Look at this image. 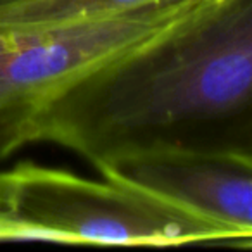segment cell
Segmentation results:
<instances>
[{
	"label": "cell",
	"instance_id": "cell-4",
	"mask_svg": "<svg viewBox=\"0 0 252 252\" xmlns=\"http://www.w3.org/2000/svg\"><path fill=\"white\" fill-rule=\"evenodd\" d=\"M95 168L105 178L151 193L223 226L235 240L252 238V154L237 151H158Z\"/></svg>",
	"mask_w": 252,
	"mask_h": 252
},
{
	"label": "cell",
	"instance_id": "cell-6",
	"mask_svg": "<svg viewBox=\"0 0 252 252\" xmlns=\"http://www.w3.org/2000/svg\"><path fill=\"white\" fill-rule=\"evenodd\" d=\"M11 2H18V0H0V5H4V4H11Z\"/></svg>",
	"mask_w": 252,
	"mask_h": 252
},
{
	"label": "cell",
	"instance_id": "cell-2",
	"mask_svg": "<svg viewBox=\"0 0 252 252\" xmlns=\"http://www.w3.org/2000/svg\"><path fill=\"white\" fill-rule=\"evenodd\" d=\"M216 0H151L111 14L0 25V161L35 144L43 112L97 69L189 23Z\"/></svg>",
	"mask_w": 252,
	"mask_h": 252
},
{
	"label": "cell",
	"instance_id": "cell-5",
	"mask_svg": "<svg viewBox=\"0 0 252 252\" xmlns=\"http://www.w3.org/2000/svg\"><path fill=\"white\" fill-rule=\"evenodd\" d=\"M147 2L151 0H18L0 5V25L56 23L111 14Z\"/></svg>",
	"mask_w": 252,
	"mask_h": 252
},
{
	"label": "cell",
	"instance_id": "cell-1",
	"mask_svg": "<svg viewBox=\"0 0 252 252\" xmlns=\"http://www.w3.org/2000/svg\"><path fill=\"white\" fill-rule=\"evenodd\" d=\"M35 142L94 166L158 151L252 154V0H216L54 102Z\"/></svg>",
	"mask_w": 252,
	"mask_h": 252
},
{
	"label": "cell",
	"instance_id": "cell-3",
	"mask_svg": "<svg viewBox=\"0 0 252 252\" xmlns=\"http://www.w3.org/2000/svg\"><path fill=\"white\" fill-rule=\"evenodd\" d=\"M152 245L237 242L223 226L118 180L23 161L0 171V242Z\"/></svg>",
	"mask_w": 252,
	"mask_h": 252
}]
</instances>
